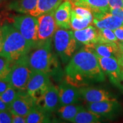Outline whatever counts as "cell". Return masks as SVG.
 <instances>
[{"mask_svg":"<svg viewBox=\"0 0 123 123\" xmlns=\"http://www.w3.org/2000/svg\"><path fill=\"white\" fill-rule=\"evenodd\" d=\"M65 80L78 88L104 81L105 74L96 54L91 47L85 46L73 55L65 68Z\"/></svg>","mask_w":123,"mask_h":123,"instance_id":"obj_1","label":"cell"},{"mask_svg":"<svg viewBox=\"0 0 123 123\" xmlns=\"http://www.w3.org/2000/svg\"><path fill=\"white\" fill-rule=\"evenodd\" d=\"M3 35L2 56L12 62L27 54L32 46L13 24L1 27Z\"/></svg>","mask_w":123,"mask_h":123,"instance_id":"obj_2","label":"cell"},{"mask_svg":"<svg viewBox=\"0 0 123 123\" xmlns=\"http://www.w3.org/2000/svg\"><path fill=\"white\" fill-rule=\"evenodd\" d=\"M30 67L34 71L53 74L58 68V59L52 52V39L38 43L28 53Z\"/></svg>","mask_w":123,"mask_h":123,"instance_id":"obj_3","label":"cell"},{"mask_svg":"<svg viewBox=\"0 0 123 123\" xmlns=\"http://www.w3.org/2000/svg\"><path fill=\"white\" fill-rule=\"evenodd\" d=\"M33 71L29 63L27 54L14 62L7 78V82L16 90L26 91Z\"/></svg>","mask_w":123,"mask_h":123,"instance_id":"obj_4","label":"cell"},{"mask_svg":"<svg viewBox=\"0 0 123 123\" xmlns=\"http://www.w3.org/2000/svg\"><path fill=\"white\" fill-rule=\"evenodd\" d=\"M54 46L62 61L66 63L73 56L79 46L74 32L66 29H57L53 36Z\"/></svg>","mask_w":123,"mask_h":123,"instance_id":"obj_5","label":"cell"},{"mask_svg":"<svg viewBox=\"0 0 123 123\" xmlns=\"http://www.w3.org/2000/svg\"><path fill=\"white\" fill-rule=\"evenodd\" d=\"M12 24L32 47L38 43V18L31 15H17L12 18Z\"/></svg>","mask_w":123,"mask_h":123,"instance_id":"obj_6","label":"cell"},{"mask_svg":"<svg viewBox=\"0 0 123 123\" xmlns=\"http://www.w3.org/2000/svg\"><path fill=\"white\" fill-rule=\"evenodd\" d=\"M87 110L108 119L113 120L123 113V107L116 100L88 103Z\"/></svg>","mask_w":123,"mask_h":123,"instance_id":"obj_7","label":"cell"},{"mask_svg":"<svg viewBox=\"0 0 123 123\" xmlns=\"http://www.w3.org/2000/svg\"><path fill=\"white\" fill-rule=\"evenodd\" d=\"M51 85L48 74L33 71L27 84L26 91L36 101L44 95Z\"/></svg>","mask_w":123,"mask_h":123,"instance_id":"obj_8","label":"cell"},{"mask_svg":"<svg viewBox=\"0 0 123 123\" xmlns=\"http://www.w3.org/2000/svg\"><path fill=\"white\" fill-rule=\"evenodd\" d=\"M96 56L101 68L108 76L112 84L123 92V75L117 59L115 58L102 57L98 55Z\"/></svg>","mask_w":123,"mask_h":123,"instance_id":"obj_9","label":"cell"},{"mask_svg":"<svg viewBox=\"0 0 123 123\" xmlns=\"http://www.w3.org/2000/svg\"><path fill=\"white\" fill-rule=\"evenodd\" d=\"M54 12H51L38 17V43L52 39L57 30L58 26L55 22Z\"/></svg>","mask_w":123,"mask_h":123,"instance_id":"obj_10","label":"cell"},{"mask_svg":"<svg viewBox=\"0 0 123 123\" xmlns=\"http://www.w3.org/2000/svg\"><path fill=\"white\" fill-rule=\"evenodd\" d=\"M35 101L26 91H18L15 99L8 106L12 113L26 117L35 107Z\"/></svg>","mask_w":123,"mask_h":123,"instance_id":"obj_11","label":"cell"},{"mask_svg":"<svg viewBox=\"0 0 123 123\" xmlns=\"http://www.w3.org/2000/svg\"><path fill=\"white\" fill-rule=\"evenodd\" d=\"M35 105L43 111L50 113L56 111L60 107L58 87L51 85L44 95L35 101Z\"/></svg>","mask_w":123,"mask_h":123,"instance_id":"obj_12","label":"cell"},{"mask_svg":"<svg viewBox=\"0 0 123 123\" xmlns=\"http://www.w3.org/2000/svg\"><path fill=\"white\" fill-rule=\"evenodd\" d=\"M58 91L60 107L68 104L80 103L82 98L78 87L69 84L64 80L59 84Z\"/></svg>","mask_w":123,"mask_h":123,"instance_id":"obj_13","label":"cell"},{"mask_svg":"<svg viewBox=\"0 0 123 123\" xmlns=\"http://www.w3.org/2000/svg\"><path fill=\"white\" fill-rule=\"evenodd\" d=\"M79 90L82 99L87 103L116 100L114 95L104 89L87 86L79 88Z\"/></svg>","mask_w":123,"mask_h":123,"instance_id":"obj_14","label":"cell"},{"mask_svg":"<svg viewBox=\"0 0 123 123\" xmlns=\"http://www.w3.org/2000/svg\"><path fill=\"white\" fill-rule=\"evenodd\" d=\"M93 24L99 29H108L114 30L123 26V21L120 18L112 14L110 12L93 15Z\"/></svg>","mask_w":123,"mask_h":123,"instance_id":"obj_15","label":"cell"},{"mask_svg":"<svg viewBox=\"0 0 123 123\" xmlns=\"http://www.w3.org/2000/svg\"><path fill=\"white\" fill-rule=\"evenodd\" d=\"M71 4L70 1L64 0V2L60 5L54 12L55 22L58 27L64 29L71 28Z\"/></svg>","mask_w":123,"mask_h":123,"instance_id":"obj_16","label":"cell"},{"mask_svg":"<svg viewBox=\"0 0 123 123\" xmlns=\"http://www.w3.org/2000/svg\"><path fill=\"white\" fill-rule=\"evenodd\" d=\"M74 34L78 42L88 47H91L99 42V30L92 26H88L82 30H75Z\"/></svg>","mask_w":123,"mask_h":123,"instance_id":"obj_17","label":"cell"},{"mask_svg":"<svg viewBox=\"0 0 123 123\" xmlns=\"http://www.w3.org/2000/svg\"><path fill=\"white\" fill-rule=\"evenodd\" d=\"M72 6L88 9L93 15L110 12L108 0H79L72 4Z\"/></svg>","mask_w":123,"mask_h":123,"instance_id":"obj_18","label":"cell"},{"mask_svg":"<svg viewBox=\"0 0 123 123\" xmlns=\"http://www.w3.org/2000/svg\"><path fill=\"white\" fill-rule=\"evenodd\" d=\"M95 53L102 57L115 58L117 59L121 52L118 43L98 42L92 46Z\"/></svg>","mask_w":123,"mask_h":123,"instance_id":"obj_19","label":"cell"},{"mask_svg":"<svg viewBox=\"0 0 123 123\" xmlns=\"http://www.w3.org/2000/svg\"><path fill=\"white\" fill-rule=\"evenodd\" d=\"M63 0H38L37 5L34 10L30 12V15L35 17L55 12L62 4Z\"/></svg>","mask_w":123,"mask_h":123,"instance_id":"obj_20","label":"cell"},{"mask_svg":"<svg viewBox=\"0 0 123 123\" xmlns=\"http://www.w3.org/2000/svg\"><path fill=\"white\" fill-rule=\"evenodd\" d=\"M83 109L84 108L83 105L74 104L61 106L56 111L58 115L62 119L71 122L77 113Z\"/></svg>","mask_w":123,"mask_h":123,"instance_id":"obj_21","label":"cell"},{"mask_svg":"<svg viewBox=\"0 0 123 123\" xmlns=\"http://www.w3.org/2000/svg\"><path fill=\"white\" fill-rule=\"evenodd\" d=\"M38 0H15L9 5L12 10L23 14L30 13L37 5Z\"/></svg>","mask_w":123,"mask_h":123,"instance_id":"obj_22","label":"cell"},{"mask_svg":"<svg viewBox=\"0 0 123 123\" xmlns=\"http://www.w3.org/2000/svg\"><path fill=\"white\" fill-rule=\"evenodd\" d=\"M49 113L43 111L36 105L30 113L25 117L27 123H50Z\"/></svg>","mask_w":123,"mask_h":123,"instance_id":"obj_23","label":"cell"},{"mask_svg":"<svg viewBox=\"0 0 123 123\" xmlns=\"http://www.w3.org/2000/svg\"><path fill=\"white\" fill-rule=\"evenodd\" d=\"M71 122L75 123H98L101 122V116L85 109L77 113Z\"/></svg>","mask_w":123,"mask_h":123,"instance_id":"obj_24","label":"cell"},{"mask_svg":"<svg viewBox=\"0 0 123 123\" xmlns=\"http://www.w3.org/2000/svg\"><path fill=\"white\" fill-rule=\"evenodd\" d=\"M92 21L88 18H83L77 15L72 10L71 17V28L74 30H80L85 29L91 24Z\"/></svg>","mask_w":123,"mask_h":123,"instance_id":"obj_25","label":"cell"},{"mask_svg":"<svg viewBox=\"0 0 123 123\" xmlns=\"http://www.w3.org/2000/svg\"><path fill=\"white\" fill-rule=\"evenodd\" d=\"M12 63L13 62L5 57L0 56V80L7 81L12 66Z\"/></svg>","mask_w":123,"mask_h":123,"instance_id":"obj_26","label":"cell"},{"mask_svg":"<svg viewBox=\"0 0 123 123\" xmlns=\"http://www.w3.org/2000/svg\"><path fill=\"white\" fill-rule=\"evenodd\" d=\"M98 30H99V42H119L113 30L108 29H98Z\"/></svg>","mask_w":123,"mask_h":123,"instance_id":"obj_27","label":"cell"},{"mask_svg":"<svg viewBox=\"0 0 123 123\" xmlns=\"http://www.w3.org/2000/svg\"><path fill=\"white\" fill-rule=\"evenodd\" d=\"M18 93V91L10 86L5 91L0 94V98L5 103L9 106L17 98Z\"/></svg>","mask_w":123,"mask_h":123,"instance_id":"obj_28","label":"cell"},{"mask_svg":"<svg viewBox=\"0 0 123 123\" xmlns=\"http://www.w3.org/2000/svg\"><path fill=\"white\" fill-rule=\"evenodd\" d=\"M72 10L80 17L83 18H87L93 21V15L92 12L89 9L83 7L76 6H72Z\"/></svg>","mask_w":123,"mask_h":123,"instance_id":"obj_29","label":"cell"},{"mask_svg":"<svg viewBox=\"0 0 123 123\" xmlns=\"http://www.w3.org/2000/svg\"><path fill=\"white\" fill-rule=\"evenodd\" d=\"M12 123V113L9 110L0 111V123Z\"/></svg>","mask_w":123,"mask_h":123,"instance_id":"obj_30","label":"cell"},{"mask_svg":"<svg viewBox=\"0 0 123 123\" xmlns=\"http://www.w3.org/2000/svg\"><path fill=\"white\" fill-rule=\"evenodd\" d=\"M123 0H108L110 9L123 8Z\"/></svg>","mask_w":123,"mask_h":123,"instance_id":"obj_31","label":"cell"},{"mask_svg":"<svg viewBox=\"0 0 123 123\" xmlns=\"http://www.w3.org/2000/svg\"><path fill=\"white\" fill-rule=\"evenodd\" d=\"M12 123H25L26 118L21 115H15L12 113Z\"/></svg>","mask_w":123,"mask_h":123,"instance_id":"obj_32","label":"cell"},{"mask_svg":"<svg viewBox=\"0 0 123 123\" xmlns=\"http://www.w3.org/2000/svg\"><path fill=\"white\" fill-rule=\"evenodd\" d=\"M113 32L117 38L119 42L123 41V26L115 29L113 30Z\"/></svg>","mask_w":123,"mask_h":123,"instance_id":"obj_33","label":"cell"},{"mask_svg":"<svg viewBox=\"0 0 123 123\" xmlns=\"http://www.w3.org/2000/svg\"><path fill=\"white\" fill-rule=\"evenodd\" d=\"M110 13L118 17L123 21V8L110 9Z\"/></svg>","mask_w":123,"mask_h":123,"instance_id":"obj_34","label":"cell"},{"mask_svg":"<svg viewBox=\"0 0 123 123\" xmlns=\"http://www.w3.org/2000/svg\"><path fill=\"white\" fill-rule=\"evenodd\" d=\"M10 86H11L9 82L0 80V94L5 91L7 90V88Z\"/></svg>","mask_w":123,"mask_h":123,"instance_id":"obj_35","label":"cell"},{"mask_svg":"<svg viewBox=\"0 0 123 123\" xmlns=\"http://www.w3.org/2000/svg\"><path fill=\"white\" fill-rule=\"evenodd\" d=\"M118 62H119L120 67L121 73L123 75V53H121L120 55H119V58H117Z\"/></svg>","mask_w":123,"mask_h":123,"instance_id":"obj_36","label":"cell"},{"mask_svg":"<svg viewBox=\"0 0 123 123\" xmlns=\"http://www.w3.org/2000/svg\"><path fill=\"white\" fill-rule=\"evenodd\" d=\"M3 46V35L2 29L0 27V56H2V51Z\"/></svg>","mask_w":123,"mask_h":123,"instance_id":"obj_37","label":"cell"},{"mask_svg":"<svg viewBox=\"0 0 123 123\" xmlns=\"http://www.w3.org/2000/svg\"><path fill=\"white\" fill-rule=\"evenodd\" d=\"M9 107L7 104H6L0 98V111H4L8 110Z\"/></svg>","mask_w":123,"mask_h":123,"instance_id":"obj_38","label":"cell"},{"mask_svg":"<svg viewBox=\"0 0 123 123\" xmlns=\"http://www.w3.org/2000/svg\"><path fill=\"white\" fill-rule=\"evenodd\" d=\"M118 46H119V47L120 49V50L121 53H123V41H122V42H118Z\"/></svg>","mask_w":123,"mask_h":123,"instance_id":"obj_39","label":"cell"},{"mask_svg":"<svg viewBox=\"0 0 123 123\" xmlns=\"http://www.w3.org/2000/svg\"><path fill=\"white\" fill-rule=\"evenodd\" d=\"M67 1H70V2H71V5H72V4H74L75 2H76V1H79V0H67Z\"/></svg>","mask_w":123,"mask_h":123,"instance_id":"obj_40","label":"cell"},{"mask_svg":"<svg viewBox=\"0 0 123 123\" xmlns=\"http://www.w3.org/2000/svg\"></svg>","mask_w":123,"mask_h":123,"instance_id":"obj_41","label":"cell"},{"mask_svg":"<svg viewBox=\"0 0 123 123\" xmlns=\"http://www.w3.org/2000/svg\"><path fill=\"white\" fill-rule=\"evenodd\" d=\"M0 1H1V0H0Z\"/></svg>","mask_w":123,"mask_h":123,"instance_id":"obj_42","label":"cell"}]
</instances>
